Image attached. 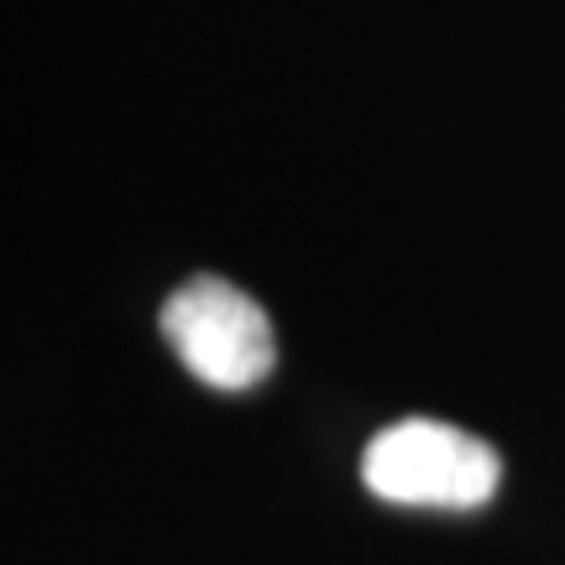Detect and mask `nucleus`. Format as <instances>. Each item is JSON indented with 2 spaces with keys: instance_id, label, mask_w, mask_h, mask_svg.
Returning a JSON list of instances; mask_svg holds the SVG:
<instances>
[{
  "instance_id": "1",
  "label": "nucleus",
  "mask_w": 565,
  "mask_h": 565,
  "mask_svg": "<svg viewBox=\"0 0 565 565\" xmlns=\"http://www.w3.org/2000/svg\"><path fill=\"white\" fill-rule=\"evenodd\" d=\"M362 482L398 508H482L503 482V456L445 419H398L372 435Z\"/></svg>"
},
{
  "instance_id": "2",
  "label": "nucleus",
  "mask_w": 565,
  "mask_h": 565,
  "mask_svg": "<svg viewBox=\"0 0 565 565\" xmlns=\"http://www.w3.org/2000/svg\"><path fill=\"white\" fill-rule=\"evenodd\" d=\"M162 341L179 356L204 387L221 393H242L257 387L278 362V341H273V320L263 315V303L242 294L225 278H200L179 282L168 303H162Z\"/></svg>"
}]
</instances>
